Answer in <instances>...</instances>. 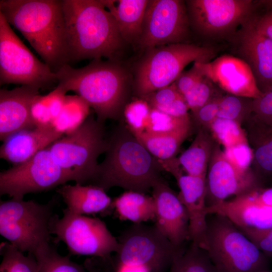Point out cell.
<instances>
[{"mask_svg":"<svg viewBox=\"0 0 272 272\" xmlns=\"http://www.w3.org/2000/svg\"><path fill=\"white\" fill-rule=\"evenodd\" d=\"M151 109L146 100L139 97L126 104L123 114L125 125L132 134L145 131Z\"/></svg>","mask_w":272,"mask_h":272,"instance_id":"36","label":"cell"},{"mask_svg":"<svg viewBox=\"0 0 272 272\" xmlns=\"http://www.w3.org/2000/svg\"><path fill=\"white\" fill-rule=\"evenodd\" d=\"M264 2L266 4L272 8V0L264 1Z\"/></svg>","mask_w":272,"mask_h":272,"instance_id":"49","label":"cell"},{"mask_svg":"<svg viewBox=\"0 0 272 272\" xmlns=\"http://www.w3.org/2000/svg\"><path fill=\"white\" fill-rule=\"evenodd\" d=\"M190 29L185 1L149 0L136 47L145 52L157 46L189 43Z\"/></svg>","mask_w":272,"mask_h":272,"instance_id":"14","label":"cell"},{"mask_svg":"<svg viewBox=\"0 0 272 272\" xmlns=\"http://www.w3.org/2000/svg\"><path fill=\"white\" fill-rule=\"evenodd\" d=\"M34 256L38 264V272H88L83 266L71 260L69 255L59 254L52 245Z\"/></svg>","mask_w":272,"mask_h":272,"instance_id":"32","label":"cell"},{"mask_svg":"<svg viewBox=\"0 0 272 272\" xmlns=\"http://www.w3.org/2000/svg\"><path fill=\"white\" fill-rule=\"evenodd\" d=\"M192 126L161 134L146 132L133 134L157 159L166 160L176 157L182 143L188 137Z\"/></svg>","mask_w":272,"mask_h":272,"instance_id":"28","label":"cell"},{"mask_svg":"<svg viewBox=\"0 0 272 272\" xmlns=\"http://www.w3.org/2000/svg\"><path fill=\"white\" fill-rule=\"evenodd\" d=\"M208 130L199 129L190 145L177 161L185 173L206 177L209 163L216 144Z\"/></svg>","mask_w":272,"mask_h":272,"instance_id":"26","label":"cell"},{"mask_svg":"<svg viewBox=\"0 0 272 272\" xmlns=\"http://www.w3.org/2000/svg\"><path fill=\"white\" fill-rule=\"evenodd\" d=\"M115 18L126 43L136 47L149 0H102Z\"/></svg>","mask_w":272,"mask_h":272,"instance_id":"25","label":"cell"},{"mask_svg":"<svg viewBox=\"0 0 272 272\" xmlns=\"http://www.w3.org/2000/svg\"><path fill=\"white\" fill-rule=\"evenodd\" d=\"M0 252V272H38V264L33 254L25 255L8 242L1 243Z\"/></svg>","mask_w":272,"mask_h":272,"instance_id":"31","label":"cell"},{"mask_svg":"<svg viewBox=\"0 0 272 272\" xmlns=\"http://www.w3.org/2000/svg\"><path fill=\"white\" fill-rule=\"evenodd\" d=\"M272 187V186H271Z\"/></svg>","mask_w":272,"mask_h":272,"instance_id":"50","label":"cell"},{"mask_svg":"<svg viewBox=\"0 0 272 272\" xmlns=\"http://www.w3.org/2000/svg\"><path fill=\"white\" fill-rule=\"evenodd\" d=\"M105 153L91 182L105 191L119 187L146 193L162 178L158 160L122 122L107 139Z\"/></svg>","mask_w":272,"mask_h":272,"instance_id":"4","label":"cell"},{"mask_svg":"<svg viewBox=\"0 0 272 272\" xmlns=\"http://www.w3.org/2000/svg\"><path fill=\"white\" fill-rule=\"evenodd\" d=\"M90 108L89 105L80 96L66 95L62 108L52 120L51 127L62 135L71 133L88 118Z\"/></svg>","mask_w":272,"mask_h":272,"instance_id":"29","label":"cell"},{"mask_svg":"<svg viewBox=\"0 0 272 272\" xmlns=\"http://www.w3.org/2000/svg\"><path fill=\"white\" fill-rule=\"evenodd\" d=\"M49 227L50 234L56 236L54 242H63L70 254L106 259L118 248V240L103 221L73 213L66 208L61 218L53 215Z\"/></svg>","mask_w":272,"mask_h":272,"instance_id":"10","label":"cell"},{"mask_svg":"<svg viewBox=\"0 0 272 272\" xmlns=\"http://www.w3.org/2000/svg\"><path fill=\"white\" fill-rule=\"evenodd\" d=\"M205 249L218 272H265L267 256L229 219L207 217Z\"/></svg>","mask_w":272,"mask_h":272,"instance_id":"6","label":"cell"},{"mask_svg":"<svg viewBox=\"0 0 272 272\" xmlns=\"http://www.w3.org/2000/svg\"><path fill=\"white\" fill-rule=\"evenodd\" d=\"M117 240L115 265L134 266L148 272H168L184 250L174 246L155 225L133 224Z\"/></svg>","mask_w":272,"mask_h":272,"instance_id":"9","label":"cell"},{"mask_svg":"<svg viewBox=\"0 0 272 272\" xmlns=\"http://www.w3.org/2000/svg\"><path fill=\"white\" fill-rule=\"evenodd\" d=\"M30 116L34 127L41 128L51 127L52 117L46 96L39 94L33 99L30 109Z\"/></svg>","mask_w":272,"mask_h":272,"instance_id":"39","label":"cell"},{"mask_svg":"<svg viewBox=\"0 0 272 272\" xmlns=\"http://www.w3.org/2000/svg\"><path fill=\"white\" fill-rule=\"evenodd\" d=\"M114 209L121 220H127L134 224L143 223L155 220V206L152 196L146 193L127 190L112 201Z\"/></svg>","mask_w":272,"mask_h":272,"instance_id":"27","label":"cell"},{"mask_svg":"<svg viewBox=\"0 0 272 272\" xmlns=\"http://www.w3.org/2000/svg\"><path fill=\"white\" fill-rule=\"evenodd\" d=\"M221 90L209 78L203 76L191 89L183 96L191 112H194L221 94Z\"/></svg>","mask_w":272,"mask_h":272,"instance_id":"37","label":"cell"},{"mask_svg":"<svg viewBox=\"0 0 272 272\" xmlns=\"http://www.w3.org/2000/svg\"><path fill=\"white\" fill-rule=\"evenodd\" d=\"M219 49L212 45L177 43L157 46L144 52L133 69L132 88L139 98L173 83L184 67L193 62L215 58Z\"/></svg>","mask_w":272,"mask_h":272,"instance_id":"5","label":"cell"},{"mask_svg":"<svg viewBox=\"0 0 272 272\" xmlns=\"http://www.w3.org/2000/svg\"><path fill=\"white\" fill-rule=\"evenodd\" d=\"M190 28L210 41H231L255 13L252 0L185 1Z\"/></svg>","mask_w":272,"mask_h":272,"instance_id":"11","label":"cell"},{"mask_svg":"<svg viewBox=\"0 0 272 272\" xmlns=\"http://www.w3.org/2000/svg\"><path fill=\"white\" fill-rule=\"evenodd\" d=\"M221 94L211 100L196 111L191 112V120L196 129H203L209 131L213 121L217 117Z\"/></svg>","mask_w":272,"mask_h":272,"instance_id":"38","label":"cell"},{"mask_svg":"<svg viewBox=\"0 0 272 272\" xmlns=\"http://www.w3.org/2000/svg\"><path fill=\"white\" fill-rule=\"evenodd\" d=\"M242 125L253 153L251 169L265 187V184L272 183V125L251 114Z\"/></svg>","mask_w":272,"mask_h":272,"instance_id":"23","label":"cell"},{"mask_svg":"<svg viewBox=\"0 0 272 272\" xmlns=\"http://www.w3.org/2000/svg\"><path fill=\"white\" fill-rule=\"evenodd\" d=\"M267 6L269 9L266 12L260 15L255 13L252 19L257 30L272 40V8L267 5Z\"/></svg>","mask_w":272,"mask_h":272,"instance_id":"46","label":"cell"},{"mask_svg":"<svg viewBox=\"0 0 272 272\" xmlns=\"http://www.w3.org/2000/svg\"><path fill=\"white\" fill-rule=\"evenodd\" d=\"M183 97L177 90L175 84L163 87L141 98L146 100L151 108L169 104Z\"/></svg>","mask_w":272,"mask_h":272,"instance_id":"43","label":"cell"},{"mask_svg":"<svg viewBox=\"0 0 272 272\" xmlns=\"http://www.w3.org/2000/svg\"><path fill=\"white\" fill-rule=\"evenodd\" d=\"M62 136L52 127L22 129L11 134L3 141L0 157L17 165L27 161Z\"/></svg>","mask_w":272,"mask_h":272,"instance_id":"22","label":"cell"},{"mask_svg":"<svg viewBox=\"0 0 272 272\" xmlns=\"http://www.w3.org/2000/svg\"><path fill=\"white\" fill-rule=\"evenodd\" d=\"M38 88L22 85L9 90H0V140L22 129L34 128L30 109L34 97L39 94Z\"/></svg>","mask_w":272,"mask_h":272,"instance_id":"21","label":"cell"},{"mask_svg":"<svg viewBox=\"0 0 272 272\" xmlns=\"http://www.w3.org/2000/svg\"><path fill=\"white\" fill-rule=\"evenodd\" d=\"M104 131L103 122L90 114L77 130L48 147L56 162L76 183L83 184L94 178L97 159L107 149Z\"/></svg>","mask_w":272,"mask_h":272,"instance_id":"8","label":"cell"},{"mask_svg":"<svg viewBox=\"0 0 272 272\" xmlns=\"http://www.w3.org/2000/svg\"><path fill=\"white\" fill-rule=\"evenodd\" d=\"M168 272H218L207 251L190 243L176 256Z\"/></svg>","mask_w":272,"mask_h":272,"instance_id":"30","label":"cell"},{"mask_svg":"<svg viewBox=\"0 0 272 272\" xmlns=\"http://www.w3.org/2000/svg\"><path fill=\"white\" fill-rule=\"evenodd\" d=\"M203 77L196 62L188 70L183 71L174 82L177 90L182 96L191 89Z\"/></svg>","mask_w":272,"mask_h":272,"instance_id":"44","label":"cell"},{"mask_svg":"<svg viewBox=\"0 0 272 272\" xmlns=\"http://www.w3.org/2000/svg\"><path fill=\"white\" fill-rule=\"evenodd\" d=\"M253 16L231 41L238 57L250 67L258 89L264 93L272 87V40L257 30Z\"/></svg>","mask_w":272,"mask_h":272,"instance_id":"17","label":"cell"},{"mask_svg":"<svg viewBox=\"0 0 272 272\" xmlns=\"http://www.w3.org/2000/svg\"><path fill=\"white\" fill-rule=\"evenodd\" d=\"M207 213L224 216L239 229L272 227V187L256 188L207 207Z\"/></svg>","mask_w":272,"mask_h":272,"instance_id":"16","label":"cell"},{"mask_svg":"<svg viewBox=\"0 0 272 272\" xmlns=\"http://www.w3.org/2000/svg\"><path fill=\"white\" fill-rule=\"evenodd\" d=\"M69 63L86 59L119 61L125 42L102 0H62Z\"/></svg>","mask_w":272,"mask_h":272,"instance_id":"1","label":"cell"},{"mask_svg":"<svg viewBox=\"0 0 272 272\" xmlns=\"http://www.w3.org/2000/svg\"><path fill=\"white\" fill-rule=\"evenodd\" d=\"M55 200L41 204L12 198L0 202V234L22 252L35 255L50 244L49 222Z\"/></svg>","mask_w":272,"mask_h":272,"instance_id":"7","label":"cell"},{"mask_svg":"<svg viewBox=\"0 0 272 272\" xmlns=\"http://www.w3.org/2000/svg\"><path fill=\"white\" fill-rule=\"evenodd\" d=\"M86 268L87 269L88 272H103L100 270H98L94 268L88 267L87 266H86Z\"/></svg>","mask_w":272,"mask_h":272,"instance_id":"48","label":"cell"},{"mask_svg":"<svg viewBox=\"0 0 272 272\" xmlns=\"http://www.w3.org/2000/svg\"><path fill=\"white\" fill-rule=\"evenodd\" d=\"M225 155L237 168L243 170L251 169L253 153L247 142L224 148Z\"/></svg>","mask_w":272,"mask_h":272,"instance_id":"40","label":"cell"},{"mask_svg":"<svg viewBox=\"0 0 272 272\" xmlns=\"http://www.w3.org/2000/svg\"><path fill=\"white\" fill-rule=\"evenodd\" d=\"M55 73L58 84L85 100L99 121L123 115L133 79L119 61L95 59L79 69L66 64Z\"/></svg>","mask_w":272,"mask_h":272,"instance_id":"2","label":"cell"},{"mask_svg":"<svg viewBox=\"0 0 272 272\" xmlns=\"http://www.w3.org/2000/svg\"><path fill=\"white\" fill-rule=\"evenodd\" d=\"M252 99L230 94L222 95L217 117L232 120L242 125L251 113Z\"/></svg>","mask_w":272,"mask_h":272,"instance_id":"35","label":"cell"},{"mask_svg":"<svg viewBox=\"0 0 272 272\" xmlns=\"http://www.w3.org/2000/svg\"><path fill=\"white\" fill-rule=\"evenodd\" d=\"M66 92L62 87L58 84L53 91L46 95L52 120L60 113Z\"/></svg>","mask_w":272,"mask_h":272,"instance_id":"45","label":"cell"},{"mask_svg":"<svg viewBox=\"0 0 272 272\" xmlns=\"http://www.w3.org/2000/svg\"><path fill=\"white\" fill-rule=\"evenodd\" d=\"M57 82L56 73L25 46L0 13V84L42 89Z\"/></svg>","mask_w":272,"mask_h":272,"instance_id":"12","label":"cell"},{"mask_svg":"<svg viewBox=\"0 0 272 272\" xmlns=\"http://www.w3.org/2000/svg\"><path fill=\"white\" fill-rule=\"evenodd\" d=\"M0 13L53 72L69 63L62 0H1Z\"/></svg>","mask_w":272,"mask_h":272,"instance_id":"3","label":"cell"},{"mask_svg":"<svg viewBox=\"0 0 272 272\" xmlns=\"http://www.w3.org/2000/svg\"><path fill=\"white\" fill-rule=\"evenodd\" d=\"M152 108L176 117H183L189 115L188 112L189 109L183 97L176 99L169 104L157 106Z\"/></svg>","mask_w":272,"mask_h":272,"instance_id":"47","label":"cell"},{"mask_svg":"<svg viewBox=\"0 0 272 272\" xmlns=\"http://www.w3.org/2000/svg\"><path fill=\"white\" fill-rule=\"evenodd\" d=\"M239 229L265 255L272 256V227Z\"/></svg>","mask_w":272,"mask_h":272,"instance_id":"41","label":"cell"},{"mask_svg":"<svg viewBox=\"0 0 272 272\" xmlns=\"http://www.w3.org/2000/svg\"><path fill=\"white\" fill-rule=\"evenodd\" d=\"M155 206L157 229L176 247L183 248L188 240V218L185 208L177 194L163 179L152 188Z\"/></svg>","mask_w":272,"mask_h":272,"instance_id":"19","label":"cell"},{"mask_svg":"<svg viewBox=\"0 0 272 272\" xmlns=\"http://www.w3.org/2000/svg\"><path fill=\"white\" fill-rule=\"evenodd\" d=\"M258 187H263L252 169L243 170L235 166L216 142L206 178L207 207L218 205L230 197L239 196Z\"/></svg>","mask_w":272,"mask_h":272,"instance_id":"15","label":"cell"},{"mask_svg":"<svg viewBox=\"0 0 272 272\" xmlns=\"http://www.w3.org/2000/svg\"><path fill=\"white\" fill-rule=\"evenodd\" d=\"M182 171H179L174 177L180 189L178 196L188 218V240L205 249L208 216L206 202V177L183 174Z\"/></svg>","mask_w":272,"mask_h":272,"instance_id":"20","label":"cell"},{"mask_svg":"<svg viewBox=\"0 0 272 272\" xmlns=\"http://www.w3.org/2000/svg\"><path fill=\"white\" fill-rule=\"evenodd\" d=\"M189 126H192L190 115L176 117L152 108L144 132L152 134H165Z\"/></svg>","mask_w":272,"mask_h":272,"instance_id":"34","label":"cell"},{"mask_svg":"<svg viewBox=\"0 0 272 272\" xmlns=\"http://www.w3.org/2000/svg\"><path fill=\"white\" fill-rule=\"evenodd\" d=\"M73 181L56 162L48 148L27 161L0 173V194L23 199L27 193L50 190Z\"/></svg>","mask_w":272,"mask_h":272,"instance_id":"13","label":"cell"},{"mask_svg":"<svg viewBox=\"0 0 272 272\" xmlns=\"http://www.w3.org/2000/svg\"><path fill=\"white\" fill-rule=\"evenodd\" d=\"M251 114L272 125V87L259 98L252 99Z\"/></svg>","mask_w":272,"mask_h":272,"instance_id":"42","label":"cell"},{"mask_svg":"<svg viewBox=\"0 0 272 272\" xmlns=\"http://www.w3.org/2000/svg\"><path fill=\"white\" fill-rule=\"evenodd\" d=\"M196 63L203 76L228 94L250 99L263 94L250 67L237 56L225 54L208 62Z\"/></svg>","mask_w":272,"mask_h":272,"instance_id":"18","label":"cell"},{"mask_svg":"<svg viewBox=\"0 0 272 272\" xmlns=\"http://www.w3.org/2000/svg\"><path fill=\"white\" fill-rule=\"evenodd\" d=\"M209 131L216 142L224 148L248 141L242 125L232 120L217 117Z\"/></svg>","mask_w":272,"mask_h":272,"instance_id":"33","label":"cell"},{"mask_svg":"<svg viewBox=\"0 0 272 272\" xmlns=\"http://www.w3.org/2000/svg\"><path fill=\"white\" fill-rule=\"evenodd\" d=\"M70 212L81 215L107 213L112 200L103 188L92 184L62 185L56 189Z\"/></svg>","mask_w":272,"mask_h":272,"instance_id":"24","label":"cell"}]
</instances>
